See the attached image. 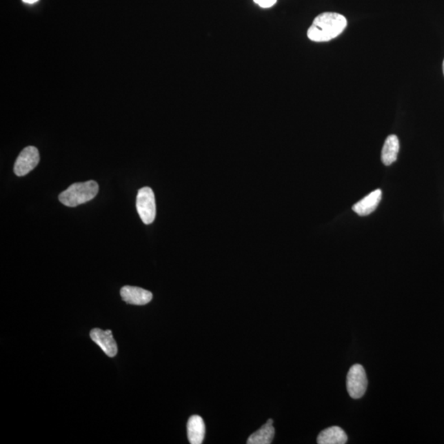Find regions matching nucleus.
<instances>
[{"mask_svg": "<svg viewBox=\"0 0 444 444\" xmlns=\"http://www.w3.org/2000/svg\"><path fill=\"white\" fill-rule=\"evenodd\" d=\"M275 435V429L273 427V421L268 420L265 425H263L258 431L252 434L248 438L247 443L249 444H270Z\"/></svg>", "mask_w": 444, "mask_h": 444, "instance_id": "12", "label": "nucleus"}, {"mask_svg": "<svg viewBox=\"0 0 444 444\" xmlns=\"http://www.w3.org/2000/svg\"><path fill=\"white\" fill-rule=\"evenodd\" d=\"M347 21L336 12H323L314 20L307 35L315 42L330 41L339 37L347 28Z\"/></svg>", "mask_w": 444, "mask_h": 444, "instance_id": "1", "label": "nucleus"}, {"mask_svg": "<svg viewBox=\"0 0 444 444\" xmlns=\"http://www.w3.org/2000/svg\"><path fill=\"white\" fill-rule=\"evenodd\" d=\"M121 297L128 304L144 305L152 300V294L147 290L126 285L121 290Z\"/></svg>", "mask_w": 444, "mask_h": 444, "instance_id": "7", "label": "nucleus"}, {"mask_svg": "<svg viewBox=\"0 0 444 444\" xmlns=\"http://www.w3.org/2000/svg\"><path fill=\"white\" fill-rule=\"evenodd\" d=\"M23 1L26 3H35L39 0H23Z\"/></svg>", "mask_w": 444, "mask_h": 444, "instance_id": "14", "label": "nucleus"}, {"mask_svg": "<svg viewBox=\"0 0 444 444\" xmlns=\"http://www.w3.org/2000/svg\"><path fill=\"white\" fill-rule=\"evenodd\" d=\"M99 191L96 181L74 183L59 194V200L67 207L74 208L92 200Z\"/></svg>", "mask_w": 444, "mask_h": 444, "instance_id": "2", "label": "nucleus"}, {"mask_svg": "<svg viewBox=\"0 0 444 444\" xmlns=\"http://www.w3.org/2000/svg\"><path fill=\"white\" fill-rule=\"evenodd\" d=\"M188 438L191 444L203 443L206 433L203 418L199 416H193L190 418L187 424Z\"/></svg>", "mask_w": 444, "mask_h": 444, "instance_id": "9", "label": "nucleus"}, {"mask_svg": "<svg viewBox=\"0 0 444 444\" xmlns=\"http://www.w3.org/2000/svg\"><path fill=\"white\" fill-rule=\"evenodd\" d=\"M40 161V154L35 147H28L21 152L14 165V173L18 176H24L37 168Z\"/></svg>", "mask_w": 444, "mask_h": 444, "instance_id": "5", "label": "nucleus"}, {"mask_svg": "<svg viewBox=\"0 0 444 444\" xmlns=\"http://www.w3.org/2000/svg\"><path fill=\"white\" fill-rule=\"evenodd\" d=\"M443 74H444V61H443Z\"/></svg>", "mask_w": 444, "mask_h": 444, "instance_id": "15", "label": "nucleus"}, {"mask_svg": "<svg viewBox=\"0 0 444 444\" xmlns=\"http://www.w3.org/2000/svg\"><path fill=\"white\" fill-rule=\"evenodd\" d=\"M382 199L381 190H377L372 193L367 195L365 198L363 199L354 205L353 211L360 216H368L375 211L377 208L380 201Z\"/></svg>", "mask_w": 444, "mask_h": 444, "instance_id": "8", "label": "nucleus"}, {"mask_svg": "<svg viewBox=\"0 0 444 444\" xmlns=\"http://www.w3.org/2000/svg\"><path fill=\"white\" fill-rule=\"evenodd\" d=\"M368 379H367L365 370L361 365H354L347 374V392L353 399H360L365 395Z\"/></svg>", "mask_w": 444, "mask_h": 444, "instance_id": "4", "label": "nucleus"}, {"mask_svg": "<svg viewBox=\"0 0 444 444\" xmlns=\"http://www.w3.org/2000/svg\"><path fill=\"white\" fill-rule=\"evenodd\" d=\"M348 441L345 431L339 426H332L319 434V444H344Z\"/></svg>", "mask_w": 444, "mask_h": 444, "instance_id": "10", "label": "nucleus"}, {"mask_svg": "<svg viewBox=\"0 0 444 444\" xmlns=\"http://www.w3.org/2000/svg\"><path fill=\"white\" fill-rule=\"evenodd\" d=\"M137 210L144 224H152L156 219L155 195L151 188L144 187L139 190L137 196Z\"/></svg>", "mask_w": 444, "mask_h": 444, "instance_id": "3", "label": "nucleus"}, {"mask_svg": "<svg viewBox=\"0 0 444 444\" xmlns=\"http://www.w3.org/2000/svg\"><path fill=\"white\" fill-rule=\"evenodd\" d=\"M400 149L399 140L396 135L388 136L384 143L382 151V161L385 165H390L396 161Z\"/></svg>", "mask_w": 444, "mask_h": 444, "instance_id": "11", "label": "nucleus"}, {"mask_svg": "<svg viewBox=\"0 0 444 444\" xmlns=\"http://www.w3.org/2000/svg\"><path fill=\"white\" fill-rule=\"evenodd\" d=\"M254 1L264 8H271L276 3V0H254Z\"/></svg>", "mask_w": 444, "mask_h": 444, "instance_id": "13", "label": "nucleus"}, {"mask_svg": "<svg viewBox=\"0 0 444 444\" xmlns=\"http://www.w3.org/2000/svg\"><path fill=\"white\" fill-rule=\"evenodd\" d=\"M92 340L99 345L102 351L109 357H114L117 355L118 347L114 339L112 332L110 330L103 331L100 328H94L90 333Z\"/></svg>", "mask_w": 444, "mask_h": 444, "instance_id": "6", "label": "nucleus"}]
</instances>
